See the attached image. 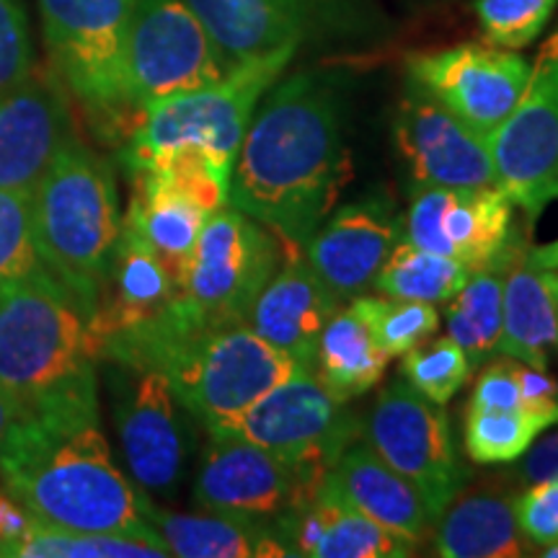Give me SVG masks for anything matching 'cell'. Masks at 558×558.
I'll return each instance as SVG.
<instances>
[{
  "mask_svg": "<svg viewBox=\"0 0 558 558\" xmlns=\"http://www.w3.org/2000/svg\"><path fill=\"white\" fill-rule=\"evenodd\" d=\"M352 179L344 90L331 70L279 75L243 137L228 205L303 251Z\"/></svg>",
  "mask_w": 558,
  "mask_h": 558,
  "instance_id": "obj_1",
  "label": "cell"
},
{
  "mask_svg": "<svg viewBox=\"0 0 558 558\" xmlns=\"http://www.w3.org/2000/svg\"><path fill=\"white\" fill-rule=\"evenodd\" d=\"M0 481L45 527L163 541L145 520V494L111 456L101 418L19 414L0 450Z\"/></svg>",
  "mask_w": 558,
  "mask_h": 558,
  "instance_id": "obj_2",
  "label": "cell"
},
{
  "mask_svg": "<svg viewBox=\"0 0 558 558\" xmlns=\"http://www.w3.org/2000/svg\"><path fill=\"white\" fill-rule=\"evenodd\" d=\"M99 362L158 369L202 429L218 432L300 367L248 324L205 326L181 311L117 341Z\"/></svg>",
  "mask_w": 558,
  "mask_h": 558,
  "instance_id": "obj_3",
  "label": "cell"
},
{
  "mask_svg": "<svg viewBox=\"0 0 558 558\" xmlns=\"http://www.w3.org/2000/svg\"><path fill=\"white\" fill-rule=\"evenodd\" d=\"M88 318L50 271L0 282V388L21 414L101 418Z\"/></svg>",
  "mask_w": 558,
  "mask_h": 558,
  "instance_id": "obj_4",
  "label": "cell"
},
{
  "mask_svg": "<svg viewBox=\"0 0 558 558\" xmlns=\"http://www.w3.org/2000/svg\"><path fill=\"white\" fill-rule=\"evenodd\" d=\"M32 218L41 264L90 320L124 220L111 166L73 135L32 192Z\"/></svg>",
  "mask_w": 558,
  "mask_h": 558,
  "instance_id": "obj_5",
  "label": "cell"
},
{
  "mask_svg": "<svg viewBox=\"0 0 558 558\" xmlns=\"http://www.w3.org/2000/svg\"><path fill=\"white\" fill-rule=\"evenodd\" d=\"M292 58L295 50L248 58L220 81L145 107L122 148L124 169L135 173L173 158H199L230 177L262 96Z\"/></svg>",
  "mask_w": 558,
  "mask_h": 558,
  "instance_id": "obj_6",
  "label": "cell"
},
{
  "mask_svg": "<svg viewBox=\"0 0 558 558\" xmlns=\"http://www.w3.org/2000/svg\"><path fill=\"white\" fill-rule=\"evenodd\" d=\"M233 68L186 0H135L124 37L122 86L130 114L220 81Z\"/></svg>",
  "mask_w": 558,
  "mask_h": 558,
  "instance_id": "obj_7",
  "label": "cell"
},
{
  "mask_svg": "<svg viewBox=\"0 0 558 558\" xmlns=\"http://www.w3.org/2000/svg\"><path fill=\"white\" fill-rule=\"evenodd\" d=\"M107 365L114 429L132 484L173 499L190 473L199 424L158 369Z\"/></svg>",
  "mask_w": 558,
  "mask_h": 558,
  "instance_id": "obj_8",
  "label": "cell"
},
{
  "mask_svg": "<svg viewBox=\"0 0 558 558\" xmlns=\"http://www.w3.org/2000/svg\"><path fill=\"white\" fill-rule=\"evenodd\" d=\"M284 246L267 226L233 205L220 207L202 226L181 305L197 324H248L256 298L282 262Z\"/></svg>",
  "mask_w": 558,
  "mask_h": 558,
  "instance_id": "obj_9",
  "label": "cell"
},
{
  "mask_svg": "<svg viewBox=\"0 0 558 558\" xmlns=\"http://www.w3.org/2000/svg\"><path fill=\"white\" fill-rule=\"evenodd\" d=\"M135 0H39L45 41L62 86L109 124L130 117L122 86L124 37Z\"/></svg>",
  "mask_w": 558,
  "mask_h": 558,
  "instance_id": "obj_10",
  "label": "cell"
},
{
  "mask_svg": "<svg viewBox=\"0 0 558 558\" xmlns=\"http://www.w3.org/2000/svg\"><path fill=\"white\" fill-rule=\"evenodd\" d=\"M362 439L422 494L432 518L469 484L445 407L424 399L403 378L378 390L362 422Z\"/></svg>",
  "mask_w": 558,
  "mask_h": 558,
  "instance_id": "obj_11",
  "label": "cell"
},
{
  "mask_svg": "<svg viewBox=\"0 0 558 558\" xmlns=\"http://www.w3.org/2000/svg\"><path fill=\"white\" fill-rule=\"evenodd\" d=\"M218 432L262 445L295 469L324 478L341 450L362 435V424L313 369H298Z\"/></svg>",
  "mask_w": 558,
  "mask_h": 558,
  "instance_id": "obj_12",
  "label": "cell"
},
{
  "mask_svg": "<svg viewBox=\"0 0 558 558\" xmlns=\"http://www.w3.org/2000/svg\"><path fill=\"white\" fill-rule=\"evenodd\" d=\"M497 184L530 226L558 199V21L543 39L518 107L488 137Z\"/></svg>",
  "mask_w": 558,
  "mask_h": 558,
  "instance_id": "obj_13",
  "label": "cell"
},
{
  "mask_svg": "<svg viewBox=\"0 0 558 558\" xmlns=\"http://www.w3.org/2000/svg\"><path fill=\"white\" fill-rule=\"evenodd\" d=\"M320 484L324 478L295 469L262 445L226 432H207L192 497L205 512L277 522L300 501L311 499Z\"/></svg>",
  "mask_w": 558,
  "mask_h": 558,
  "instance_id": "obj_14",
  "label": "cell"
},
{
  "mask_svg": "<svg viewBox=\"0 0 558 558\" xmlns=\"http://www.w3.org/2000/svg\"><path fill=\"white\" fill-rule=\"evenodd\" d=\"M527 75L525 54L488 41L411 54L407 65V78L418 83L484 140L518 107Z\"/></svg>",
  "mask_w": 558,
  "mask_h": 558,
  "instance_id": "obj_15",
  "label": "cell"
},
{
  "mask_svg": "<svg viewBox=\"0 0 558 558\" xmlns=\"http://www.w3.org/2000/svg\"><path fill=\"white\" fill-rule=\"evenodd\" d=\"M393 143L411 194L497 184L488 140L411 78L396 109Z\"/></svg>",
  "mask_w": 558,
  "mask_h": 558,
  "instance_id": "obj_16",
  "label": "cell"
},
{
  "mask_svg": "<svg viewBox=\"0 0 558 558\" xmlns=\"http://www.w3.org/2000/svg\"><path fill=\"white\" fill-rule=\"evenodd\" d=\"M220 52L233 62L352 29L354 0H186Z\"/></svg>",
  "mask_w": 558,
  "mask_h": 558,
  "instance_id": "obj_17",
  "label": "cell"
},
{
  "mask_svg": "<svg viewBox=\"0 0 558 558\" xmlns=\"http://www.w3.org/2000/svg\"><path fill=\"white\" fill-rule=\"evenodd\" d=\"M514 233V202L499 184L416 192L403 215V239L471 271L497 262Z\"/></svg>",
  "mask_w": 558,
  "mask_h": 558,
  "instance_id": "obj_18",
  "label": "cell"
},
{
  "mask_svg": "<svg viewBox=\"0 0 558 558\" xmlns=\"http://www.w3.org/2000/svg\"><path fill=\"white\" fill-rule=\"evenodd\" d=\"M403 239V218L388 192L337 205L326 215L303 254L339 300H352L373 288L396 243Z\"/></svg>",
  "mask_w": 558,
  "mask_h": 558,
  "instance_id": "obj_19",
  "label": "cell"
},
{
  "mask_svg": "<svg viewBox=\"0 0 558 558\" xmlns=\"http://www.w3.org/2000/svg\"><path fill=\"white\" fill-rule=\"evenodd\" d=\"M68 99L52 78L29 75L0 94V190L32 194L73 137Z\"/></svg>",
  "mask_w": 558,
  "mask_h": 558,
  "instance_id": "obj_20",
  "label": "cell"
},
{
  "mask_svg": "<svg viewBox=\"0 0 558 558\" xmlns=\"http://www.w3.org/2000/svg\"><path fill=\"white\" fill-rule=\"evenodd\" d=\"M177 298L179 288L166 264L150 243L122 220L107 284L88 320L96 357L101 360L111 344L135 337L163 318Z\"/></svg>",
  "mask_w": 558,
  "mask_h": 558,
  "instance_id": "obj_21",
  "label": "cell"
},
{
  "mask_svg": "<svg viewBox=\"0 0 558 558\" xmlns=\"http://www.w3.org/2000/svg\"><path fill=\"white\" fill-rule=\"evenodd\" d=\"M341 300L326 288L303 251L284 248L282 262L251 308L248 326L300 367L313 369L320 333Z\"/></svg>",
  "mask_w": 558,
  "mask_h": 558,
  "instance_id": "obj_22",
  "label": "cell"
},
{
  "mask_svg": "<svg viewBox=\"0 0 558 558\" xmlns=\"http://www.w3.org/2000/svg\"><path fill=\"white\" fill-rule=\"evenodd\" d=\"M288 556L303 558H407L416 554L411 543L367 514L349 507L324 484L311 499L300 501L275 522Z\"/></svg>",
  "mask_w": 558,
  "mask_h": 558,
  "instance_id": "obj_23",
  "label": "cell"
},
{
  "mask_svg": "<svg viewBox=\"0 0 558 558\" xmlns=\"http://www.w3.org/2000/svg\"><path fill=\"white\" fill-rule=\"evenodd\" d=\"M324 486L344 499L349 507L416 546L427 538L435 525L422 494L399 471L390 469L362 435L341 450L337 463L324 476Z\"/></svg>",
  "mask_w": 558,
  "mask_h": 558,
  "instance_id": "obj_24",
  "label": "cell"
},
{
  "mask_svg": "<svg viewBox=\"0 0 558 558\" xmlns=\"http://www.w3.org/2000/svg\"><path fill=\"white\" fill-rule=\"evenodd\" d=\"M429 535L442 558H520L530 546L514 518V497L501 488L465 486L437 514Z\"/></svg>",
  "mask_w": 558,
  "mask_h": 558,
  "instance_id": "obj_25",
  "label": "cell"
},
{
  "mask_svg": "<svg viewBox=\"0 0 558 558\" xmlns=\"http://www.w3.org/2000/svg\"><path fill=\"white\" fill-rule=\"evenodd\" d=\"M145 520L163 538L171 556L181 558H288L275 522L243 514H181L156 507L145 497Z\"/></svg>",
  "mask_w": 558,
  "mask_h": 558,
  "instance_id": "obj_26",
  "label": "cell"
},
{
  "mask_svg": "<svg viewBox=\"0 0 558 558\" xmlns=\"http://www.w3.org/2000/svg\"><path fill=\"white\" fill-rule=\"evenodd\" d=\"M124 222L150 243L181 292L194 246L209 215L171 179L156 171H135Z\"/></svg>",
  "mask_w": 558,
  "mask_h": 558,
  "instance_id": "obj_27",
  "label": "cell"
},
{
  "mask_svg": "<svg viewBox=\"0 0 558 558\" xmlns=\"http://www.w3.org/2000/svg\"><path fill=\"white\" fill-rule=\"evenodd\" d=\"M530 243H522L505 271L501 290V337L497 354L535 369H548L558 352V320L543 269L527 259Z\"/></svg>",
  "mask_w": 558,
  "mask_h": 558,
  "instance_id": "obj_28",
  "label": "cell"
},
{
  "mask_svg": "<svg viewBox=\"0 0 558 558\" xmlns=\"http://www.w3.org/2000/svg\"><path fill=\"white\" fill-rule=\"evenodd\" d=\"M388 362L369 326L365 295H357L326 324L313 373L339 401L349 403L378 386Z\"/></svg>",
  "mask_w": 558,
  "mask_h": 558,
  "instance_id": "obj_29",
  "label": "cell"
},
{
  "mask_svg": "<svg viewBox=\"0 0 558 558\" xmlns=\"http://www.w3.org/2000/svg\"><path fill=\"white\" fill-rule=\"evenodd\" d=\"M525 241V233L518 228L507 248L501 251L497 262L486 267L473 269L465 284L448 305V337L463 349L471 362V369L476 373L481 365L497 354L501 337V290H505V271L507 264L518 254V248Z\"/></svg>",
  "mask_w": 558,
  "mask_h": 558,
  "instance_id": "obj_30",
  "label": "cell"
},
{
  "mask_svg": "<svg viewBox=\"0 0 558 558\" xmlns=\"http://www.w3.org/2000/svg\"><path fill=\"white\" fill-rule=\"evenodd\" d=\"M469 275L471 269L465 264L435 254V251L418 248L401 239L380 267L373 288L380 295L393 300H418V303L442 305L458 295Z\"/></svg>",
  "mask_w": 558,
  "mask_h": 558,
  "instance_id": "obj_31",
  "label": "cell"
},
{
  "mask_svg": "<svg viewBox=\"0 0 558 558\" xmlns=\"http://www.w3.org/2000/svg\"><path fill=\"white\" fill-rule=\"evenodd\" d=\"M558 418L543 411L465 409L463 448L478 465H512Z\"/></svg>",
  "mask_w": 558,
  "mask_h": 558,
  "instance_id": "obj_32",
  "label": "cell"
},
{
  "mask_svg": "<svg viewBox=\"0 0 558 558\" xmlns=\"http://www.w3.org/2000/svg\"><path fill=\"white\" fill-rule=\"evenodd\" d=\"M169 546L156 538H137L122 533H70L34 525L19 543L13 558H166Z\"/></svg>",
  "mask_w": 558,
  "mask_h": 558,
  "instance_id": "obj_33",
  "label": "cell"
},
{
  "mask_svg": "<svg viewBox=\"0 0 558 558\" xmlns=\"http://www.w3.org/2000/svg\"><path fill=\"white\" fill-rule=\"evenodd\" d=\"M473 375L465 352L450 337L424 339L403 354L401 378L424 399L448 407Z\"/></svg>",
  "mask_w": 558,
  "mask_h": 558,
  "instance_id": "obj_34",
  "label": "cell"
},
{
  "mask_svg": "<svg viewBox=\"0 0 558 558\" xmlns=\"http://www.w3.org/2000/svg\"><path fill=\"white\" fill-rule=\"evenodd\" d=\"M558 0H476L473 13L484 41L501 50H525L548 29Z\"/></svg>",
  "mask_w": 558,
  "mask_h": 558,
  "instance_id": "obj_35",
  "label": "cell"
},
{
  "mask_svg": "<svg viewBox=\"0 0 558 558\" xmlns=\"http://www.w3.org/2000/svg\"><path fill=\"white\" fill-rule=\"evenodd\" d=\"M365 305L375 339L390 360L403 357L439 329V313L432 303L365 295Z\"/></svg>",
  "mask_w": 558,
  "mask_h": 558,
  "instance_id": "obj_36",
  "label": "cell"
},
{
  "mask_svg": "<svg viewBox=\"0 0 558 558\" xmlns=\"http://www.w3.org/2000/svg\"><path fill=\"white\" fill-rule=\"evenodd\" d=\"M45 269L34 239L32 194L0 190V282Z\"/></svg>",
  "mask_w": 558,
  "mask_h": 558,
  "instance_id": "obj_37",
  "label": "cell"
},
{
  "mask_svg": "<svg viewBox=\"0 0 558 558\" xmlns=\"http://www.w3.org/2000/svg\"><path fill=\"white\" fill-rule=\"evenodd\" d=\"M34 73L29 19L21 0H0V94Z\"/></svg>",
  "mask_w": 558,
  "mask_h": 558,
  "instance_id": "obj_38",
  "label": "cell"
},
{
  "mask_svg": "<svg viewBox=\"0 0 558 558\" xmlns=\"http://www.w3.org/2000/svg\"><path fill=\"white\" fill-rule=\"evenodd\" d=\"M514 518L530 546H548L558 541V481L527 484L514 494Z\"/></svg>",
  "mask_w": 558,
  "mask_h": 558,
  "instance_id": "obj_39",
  "label": "cell"
},
{
  "mask_svg": "<svg viewBox=\"0 0 558 558\" xmlns=\"http://www.w3.org/2000/svg\"><path fill=\"white\" fill-rule=\"evenodd\" d=\"M522 362L512 357L488 360L476 373V386H473L469 409H488V411H522ZM530 411V409H527Z\"/></svg>",
  "mask_w": 558,
  "mask_h": 558,
  "instance_id": "obj_40",
  "label": "cell"
},
{
  "mask_svg": "<svg viewBox=\"0 0 558 558\" xmlns=\"http://www.w3.org/2000/svg\"><path fill=\"white\" fill-rule=\"evenodd\" d=\"M514 476L525 486L538 481H558V429L535 439L525 456L514 460Z\"/></svg>",
  "mask_w": 558,
  "mask_h": 558,
  "instance_id": "obj_41",
  "label": "cell"
},
{
  "mask_svg": "<svg viewBox=\"0 0 558 558\" xmlns=\"http://www.w3.org/2000/svg\"><path fill=\"white\" fill-rule=\"evenodd\" d=\"M37 520L21 501L13 497L9 488L0 486V556L13 558L19 543L32 533Z\"/></svg>",
  "mask_w": 558,
  "mask_h": 558,
  "instance_id": "obj_42",
  "label": "cell"
},
{
  "mask_svg": "<svg viewBox=\"0 0 558 558\" xmlns=\"http://www.w3.org/2000/svg\"><path fill=\"white\" fill-rule=\"evenodd\" d=\"M21 414L19 403L11 399L9 393H5L3 388H0V450H3L5 439H9L13 424H16V418Z\"/></svg>",
  "mask_w": 558,
  "mask_h": 558,
  "instance_id": "obj_43",
  "label": "cell"
},
{
  "mask_svg": "<svg viewBox=\"0 0 558 558\" xmlns=\"http://www.w3.org/2000/svg\"><path fill=\"white\" fill-rule=\"evenodd\" d=\"M530 264H535L538 269L546 271H558V239L550 243H543V246H530L527 248Z\"/></svg>",
  "mask_w": 558,
  "mask_h": 558,
  "instance_id": "obj_44",
  "label": "cell"
},
{
  "mask_svg": "<svg viewBox=\"0 0 558 558\" xmlns=\"http://www.w3.org/2000/svg\"><path fill=\"white\" fill-rule=\"evenodd\" d=\"M543 275H546V284H548V290H550V298H554L556 320H558V271H546V269H543Z\"/></svg>",
  "mask_w": 558,
  "mask_h": 558,
  "instance_id": "obj_45",
  "label": "cell"
},
{
  "mask_svg": "<svg viewBox=\"0 0 558 558\" xmlns=\"http://www.w3.org/2000/svg\"><path fill=\"white\" fill-rule=\"evenodd\" d=\"M541 556H546V558H558V541H556V543H548V546H543Z\"/></svg>",
  "mask_w": 558,
  "mask_h": 558,
  "instance_id": "obj_46",
  "label": "cell"
}]
</instances>
